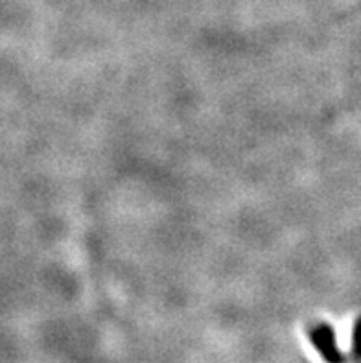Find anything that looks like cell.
Returning <instances> with one entry per match:
<instances>
[{
  "label": "cell",
  "mask_w": 361,
  "mask_h": 363,
  "mask_svg": "<svg viewBox=\"0 0 361 363\" xmlns=\"http://www.w3.org/2000/svg\"><path fill=\"white\" fill-rule=\"evenodd\" d=\"M308 337L325 363H347V356L339 349L335 332L330 323H311L308 327Z\"/></svg>",
  "instance_id": "6da1fadb"
},
{
  "label": "cell",
  "mask_w": 361,
  "mask_h": 363,
  "mask_svg": "<svg viewBox=\"0 0 361 363\" xmlns=\"http://www.w3.org/2000/svg\"><path fill=\"white\" fill-rule=\"evenodd\" d=\"M350 356L354 363H361V315L356 319L352 327V347H350Z\"/></svg>",
  "instance_id": "7a4b0ae2"
}]
</instances>
